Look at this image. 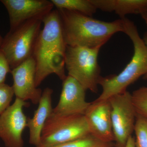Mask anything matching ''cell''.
Wrapping results in <instances>:
<instances>
[{
  "instance_id": "cell-19",
  "label": "cell",
  "mask_w": 147,
  "mask_h": 147,
  "mask_svg": "<svg viewBox=\"0 0 147 147\" xmlns=\"http://www.w3.org/2000/svg\"><path fill=\"white\" fill-rule=\"evenodd\" d=\"M14 95L12 86L5 83L0 85V115L10 106Z\"/></svg>"
},
{
  "instance_id": "cell-22",
  "label": "cell",
  "mask_w": 147,
  "mask_h": 147,
  "mask_svg": "<svg viewBox=\"0 0 147 147\" xmlns=\"http://www.w3.org/2000/svg\"><path fill=\"white\" fill-rule=\"evenodd\" d=\"M141 15H142V18L144 20L145 22H146V24L147 25V12L142 13V14H141Z\"/></svg>"
},
{
  "instance_id": "cell-24",
  "label": "cell",
  "mask_w": 147,
  "mask_h": 147,
  "mask_svg": "<svg viewBox=\"0 0 147 147\" xmlns=\"http://www.w3.org/2000/svg\"><path fill=\"white\" fill-rule=\"evenodd\" d=\"M3 38L1 36L0 34V45H1V43L2 41Z\"/></svg>"
},
{
  "instance_id": "cell-10",
  "label": "cell",
  "mask_w": 147,
  "mask_h": 147,
  "mask_svg": "<svg viewBox=\"0 0 147 147\" xmlns=\"http://www.w3.org/2000/svg\"><path fill=\"white\" fill-rule=\"evenodd\" d=\"M86 91L76 79L67 76L63 81L59 100L53 113L61 116L84 115L91 103L86 100Z\"/></svg>"
},
{
  "instance_id": "cell-21",
  "label": "cell",
  "mask_w": 147,
  "mask_h": 147,
  "mask_svg": "<svg viewBox=\"0 0 147 147\" xmlns=\"http://www.w3.org/2000/svg\"><path fill=\"white\" fill-rule=\"evenodd\" d=\"M125 147H136L135 139L131 135L129 137Z\"/></svg>"
},
{
  "instance_id": "cell-16",
  "label": "cell",
  "mask_w": 147,
  "mask_h": 147,
  "mask_svg": "<svg viewBox=\"0 0 147 147\" xmlns=\"http://www.w3.org/2000/svg\"><path fill=\"white\" fill-rule=\"evenodd\" d=\"M112 143H106L100 140L90 134L81 139L67 142L56 146L47 147H112ZM35 147H44L37 146Z\"/></svg>"
},
{
  "instance_id": "cell-7",
  "label": "cell",
  "mask_w": 147,
  "mask_h": 147,
  "mask_svg": "<svg viewBox=\"0 0 147 147\" xmlns=\"http://www.w3.org/2000/svg\"><path fill=\"white\" fill-rule=\"evenodd\" d=\"M111 106V118L116 147H125L134 130L137 113L131 94L126 91L108 99Z\"/></svg>"
},
{
  "instance_id": "cell-13",
  "label": "cell",
  "mask_w": 147,
  "mask_h": 147,
  "mask_svg": "<svg viewBox=\"0 0 147 147\" xmlns=\"http://www.w3.org/2000/svg\"><path fill=\"white\" fill-rule=\"evenodd\" d=\"M53 90L49 88L42 92L37 109L33 117L27 120V127L29 129V143L35 147L40 144L41 134L45 122L53 113L52 95Z\"/></svg>"
},
{
  "instance_id": "cell-8",
  "label": "cell",
  "mask_w": 147,
  "mask_h": 147,
  "mask_svg": "<svg viewBox=\"0 0 147 147\" xmlns=\"http://www.w3.org/2000/svg\"><path fill=\"white\" fill-rule=\"evenodd\" d=\"M28 103L16 98L0 115V139L6 147H24L22 137L23 131L27 127V117L23 108Z\"/></svg>"
},
{
  "instance_id": "cell-12",
  "label": "cell",
  "mask_w": 147,
  "mask_h": 147,
  "mask_svg": "<svg viewBox=\"0 0 147 147\" xmlns=\"http://www.w3.org/2000/svg\"><path fill=\"white\" fill-rule=\"evenodd\" d=\"M84 115L90 134L93 137L104 143L115 141L108 99L91 102Z\"/></svg>"
},
{
  "instance_id": "cell-17",
  "label": "cell",
  "mask_w": 147,
  "mask_h": 147,
  "mask_svg": "<svg viewBox=\"0 0 147 147\" xmlns=\"http://www.w3.org/2000/svg\"><path fill=\"white\" fill-rule=\"evenodd\" d=\"M131 97L137 114L147 119V87L134 91Z\"/></svg>"
},
{
  "instance_id": "cell-15",
  "label": "cell",
  "mask_w": 147,
  "mask_h": 147,
  "mask_svg": "<svg viewBox=\"0 0 147 147\" xmlns=\"http://www.w3.org/2000/svg\"><path fill=\"white\" fill-rule=\"evenodd\" d=\"M58 9H64L79 12L86 16H91L97 9L90 0H51Z\"/></svg>"
},
{
  "instance_id": "cell-1",
  "label": "cell",
  "mask_w": 147,
  "mask_h": 147,
  "mask_svg": "<svg viewBox=\"0 0 147 147\" xmlns=\"http://www.w3.org/2000/svg\"><path fill=\"white\" fill-rule=\"evenodd\" d=\"M43 28L37 39L33 56L35 61V84L39 86L49 75L55 74L63 81L67 45L59 12L53 10L42 21Z\"/></svg>"
},
{
  "instance_id": "cell-4",
  "label": "cell",
  "mask_w": 147,
  "mask_h": 147,
  "mask_svg": "<svg viewBox=\"0 0 147 147\" xmlns=\"http://www.w3.org/2000/svg\"><path fill=\"white\" fill-rule=\"evenodd\" d=\"M102 46L94 47L67 46L65 65L68 76L73 77L84 89L96 93L101 76L98 61Z\"/></svg>"
},
{
  "instance_id": "cell-11",
  "label": "cell",
  "mask_w": 147,
  "mask_h": 147,
  "mask_svg": "<svg viewBox=\"0 0 147 147\" xmlns=\"http://www.w3.org/2000/svg\"><path fill=\"white\" fill-rule=\"evenodd\" d=\"M36 71L35 61L32 57L11 69L10 73L13 79L12 87L16 98L24 101L30 100L36 105L42 91L36 86Z\"/></svg>"
},
{
  "instance_id": "cell-25",
  "label": "cell",
  "mask_w": 147,
  "mask_h": 147,
  "mask_svg": "<svg viewBox=\"0 0 147 147\" xmlns=\"http://www.w3.org/2000/svg\"><path fill=\"white\" fill-rule=\"evenodd\" d=\"M144 79H147V74L144 76Z\"/></svg>"
},
{
  "instance_id": "cell-20",
  "label": "cell",
  "mask_w": 147,
  "mask_h": 147,
  "mask_svg": "<svg viewBox=\"0 0 147 147\" xmlns=\"http://www.w3.org/2000/svg\"><path fill=\"white\" fill-rule=\"evenodd\" d=\"M11 71L10 66L0 48V85L5 83L7 75Z\"/></svg>"
},
{
  "instance_id": "cell-6",
  "label": "cell",
  "mask_w": 147,
  "mask_h": 147,
  "mask_svg": "<svg viewBox=\"0 0 147 147\" xmlns=\"http://www.w3.org/2000/svg\"><path fill=\"white\" fill-rule=\"evenodd\" d=\"M90 134L84 115L61 116L52 113L42 129L39 146H56L81 139Z\"/></svg>"
},
{
  "instance_id": "cell-3",
  "label": "cell",
  "mask_w": 147,
  "mask_h": 147,
  "mask_svg": "<svg viewBox=\"0 0 147 147\" xmlns=\"http://www.w3.org/2000/svg\"><path fill=\"white\" fill-rule=\"evenodd\" d=\"M121 20L123 32L133 43L134 54L129 63L117 75L101 76L98 85L102 87V91L96 101L108 100L113 96L124 92L129 86L147 74V47L134 22L126 17Z\"/></svg>"
},
{
  "instance_id": "cell-9",
  "label": "cell",
  "mask_w": 147,
  "mask_h": 147,
  "mask_svg": "<svg viewBox=\"0 0 147 147\" xmlns=\"http://www.w3.org/2000/svg\"><path fill=\"white\" fill-rule=\"evenodd\" d=\"M0 2L8 13L9 31L30 20L42 21L55 7L52 1L48 0H1Z\"/></svg>"
},
{
  "instance_id": "cell-14",
  "label": "cell",
  "mask_w": 147,
  "mask_h": 147,
  "mask_svg": "<svg viewBox=\"0 0 147 147\" xmlns=\"http://www.w3.org/2000/svg\"><path fill=\"white\" fill-rule=\"evenodd\" d=\"M97 9L115 12L121 18L128 14L147 12V0H90Z\"/></svg>"
},
{
  "instance_id": "cell-2",
  "label": "cell",
  "mask_w": 147,
  "mask_h": 147,
  "mask_svg": "<svg viewBox=\"0 0 147 147\" xmlns=\"http://www.w3.org/2000/svg\"><path fill=\"white\" fill-rule=\"evenodd\" d=\"M57 9L67 46H102L116 33L123 32V23L121 19L106 22L76 11Z\"/></svg>"
},
{
  "instance_id": "cell-5",
  "label": "cell",
  "mask_w": 147,
  "mask_h": 147,
  "mask_svg": "<svg viewBox=\"0 0 147 147\" xmlns=\"http://www.w3.org/2000/svg\"><path fill=\"white\" fill-rule=\"evenodd\" d=\"M42 24L40 20H30L9 31L3 38L0 48L11 70L32 57Z\"/></svg>"
},
{
  "instance_id": "cell-18",
  "label": "cell",
  "mask_w": 147,
  "mask_h": 147,
  "mask_svg": "<svg viewBox=\"0 0 147 147\" xmlns=\"http://www.w3.org/2000/svg\"><path fill=\"white\" fill-rule=\"evenodd\" d=\"M134 131L136 147H147V119L137 114Z\"/></svg>"
},
{
  "instance_id": "cell-23",
  "label": "cell",
  "mask_w": 147,
  "mask_h": 147,
  "mask_svg": "<svg viewBox=\"0 0 147 147\" xmlns=\"http://www.w3.org/2000/svg\"><path fill=\"white\" fill-rule=\"evenodd\" d=\"M143 40H144V42L145 45H146V46L147 47V32L145 34L144 36Z\"/></svg>"
}]
</instances>
